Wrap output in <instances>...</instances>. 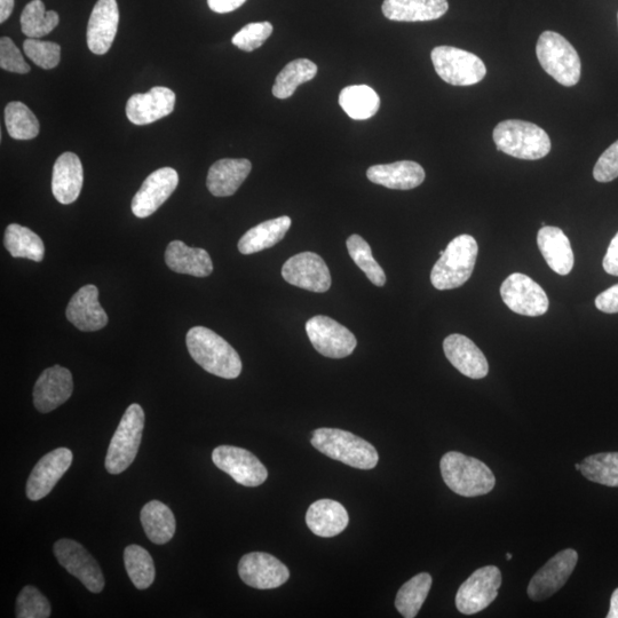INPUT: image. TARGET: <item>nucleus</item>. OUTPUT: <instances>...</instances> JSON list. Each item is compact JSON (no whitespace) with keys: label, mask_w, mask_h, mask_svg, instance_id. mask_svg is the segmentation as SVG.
<instances>
[{"label":"nucleus","mask_w":618,"mask_h":618,"mask_svg":"<svg viewBox=\"0 0 618 618\" xmlns=\"http://www.w3.org/2000/svg\"><path fill=\"white\" fill-rule=\"evenodd\" d=\"M186 343L190 356L209 374L225 379H235L241 375L239 353L215 331L194 327L188 331Z\"/></svg>","instance_id":"nucleus-1"},{"label":"nucleus","mask_w":618,"mask_h":618,"mask_svg":"<svg viewBox=\"0 0 618 618\" xmlns=\"http://www.w3.org/2000/svg\"><path fill=\"white\" fill-rule=\"evenodd\" d=\"M440 469L443 481L459 496L487 495L496 485L495 475L485 463L457 451L442 457Z\"/></svg>","instance_id":"nucleus-2"},{"label":"nucleus","mask_w":618,"mask_h":618,"mask_svg":"<svg viewBox=\"0 0 618 618\" xmlns=\"http://www.w3.org/2000/svg\"><path fill=\"white\" fill-rule=\"evenodd\" d=\"M497 150L520 160H541L551 152L549 134L540 126L519 120L499 123L493 133Z\"/></svg>","instance_id":"nucleus-3"},{"label":"nucleus","mask_w":618,"mask_h":618,"mask_svg":"<svg viewBox=\"0 0 618 618\" xmlns=\"http://www.w3.org/2000/svg\"><path fill=\"white\" fill-rule=\"evenodd\" d=\"M312 446L335 461L359 470H372L379 456L374 446L353 433L338 429H319L312 435Z\"/></svg>","instance_id":"nucleus-4"},{"label":"nucleus","mask_w":618,"mask_h":618,"mask_svg":"<svg viewBox=\"0 0 618 618\" xmlns=\"http://www.w3.org/2000/svg\"><path fill=\"white\" fill-rule=\"evenodd\" d=\"M478 251V243L473 236H457L432 269L433 287L440 291L462 287L473 274Z\"/></svg>","instance_id":"nucleus-5"},{"label":"nucleus","mask_w":618,"mask_h":618,"mask_svg":"<svg viewBox=\"0 0 618 618\" xmlns=\"http://www.w3.org/2000/svg\"><path fill=\"white\" fill-rule=\"evenodd\" d=\"M536 54L546 73L559 84L572 87L580 82V55L564 36L554 31H545L538 39Z\"/></svg>","instance_id":"nucleus-6"},{"label":"nucleus","mask_w":618,"mask_h":618,"mask_svg":"<svg viewBox=\"0 0 618 618\" xmlns=\"http://www.w3.org/2000/svg\"><path fill=\"white\" fill-rule=\"evenodd\" d=\"M144 427V409L137 403L131 404L110 441L105 463L110 474H121L129 469L138 455Z\"/></svg>","instance_id":"nucleus-7"},{"label":"nucleus","mask_w":618,"mask_h":618,"mask_svg":"<svg viewBox=\"0 0 618 618\" xmlns=\"http://www.w3.org/2000/svg\"><path fill=\"white\" fill-rule=\"evenodd\" d=\"M431 58L437 74L450 85L471 86L487 75L486 65L477 55L457 47H435Z\"/></svg>","instance_id":"nucleus-8"},{"label":"nucleus","mask_w":618,"mask_h":618,"mask_svg":"<svg viewBox=\"0 0 618 618\" xmlns=\"http://www.w3.org/2000/svg\"><path fill=\"white\" fill-rule=\"evenodd\" d=\"M501 586L502 573L499 568L486 566L475 570L456 594L457 609L465 615L482 612L496 600Z\"/></svg>","instance_id":"nucleus-9"},{"label":"nucleus","mask_w":618,"mask_h":618,"mask_svg":"<svg viewBox=\"0 0 618 618\" xmlns=\"http://www.w3.org/2000/svg\"><path fill=\"white\" fill-rule=\"evenodd\" d=\"M306 332L315 350L326 358H347L358 345L350 330L328 316H314L306 323Z\"/></svg>","instance_id":"nucleus-10"},{"label":"nucleus","mask_w":618,"mask_h":618,"mask_svg":"<svg viewBox=\"0 0 618 618\" xmlns=\"http://www.w3.org/2000/svg\"><path fill=\"white\" fill-rule=\"evenodd\" d=\"M55 558L67 572L83 583L93 593H100L105 588L102 570L89 551L82 544L68 538L55 542Z\"/></svg>","instance_id":"nucleus-11"},{"label":"nucleus","mask_w":618,"mask_h":618,"mask_svg":"<svg viewBox=\"0 0 618 618\" xmlns=\"http://www.w3.org/2000/svg\"><path fill=\"white\" fill-rule=\"evenodd\" d=\"M501 296L505 305L520 315L536 318L549 311L550 301L545 291L525 274L514 273L507 277Z\"/></svg>","instance_id":"nucleus-12"},{"label":"nucleus","mask_w":618,"mask_h":618,"mask_svg":"<svg viewBox=\"0 0 618 618\" xmlns=\"http://www.w3.org/2000/svg\"><path fill=\"white\" fill-rule=\"evenodd\" d=\"M212 461L219 470L244 487H258L268 478L266 467L250 451L233 446L213 450Z\"/></svg>","instance_id":"nucleus-13"},{"label":"nucleus","mask_w":618,"mask_h":618,"mask_svg":"<svg viewBox=\"0 0 618 618\" xmlns=\"http://www.w3.org/2000/svg\"><path fill=\"white\" fill-rule=\"evenodd\" d=\"M285 281L307 291L323 293L331 288V274L326 261L314 252H301L283 265Z\"/></svg>","instance_id":"nucleus-14"},{"label":"nucleus","mask_w":618,"mask_h":618,"mask_svg":"<svg viewBox=\"0 0 618 618\" xmlns=\"http://www.w3.org/2000/svg\"><path fill=\"white\" fill-rule=\"evenodd\" d=\"M578 561L573 549L559 552L538 570L528 585V596L534 601L549 599L562 588L572 576Z\"/></svg>","instance_id":"nucleus-15"},{"label":"nucleus","mask_w":618,"mask_h":618,"mask_svg":"<svg viewBox=\"0 0 618 618\" xmlns=\"http://www.w3.org/2000/svg\"><path fill=\"white\" fill-rule=\"evenodd\" d=\"M239 574L245 584L259 590L280 588L290 577L283 562L264 552L245 554L240 560Z\"/></svg>","instance_id":"nucleus-16"},{"label":"nucleus","mask_w":618,"mask_h":618,"mask_svg":"<svg viewBox=\"0 0 618 618\" xmlns=\"http://www.w3.org/2000/svg\"><path fill=\"white\" fill-rule=\"evenodd\" d=\"M179 185V174L172 168L158 169L145 180L132 200V212L137 218H148L169 200Z\"/></svg>","instance_id":"nucleus-17"},{"label":"nucleus","mask_w":618,"mask_h":618,"mask_svg":"<svg viewBox=\"0 0 618 618\" xmlns=\"http://www.w3.org/2000/svg\"><path fill=\"white\" fill-rule=\"evenodd\" d=\"M73 453L58 448L41 458L27 482L26 493L30 501H39L49 495L73 463Z\"/></svg>","instance_id":"nucleus-18"},{"label":"nucleus","mask_w":618,"mask_h":618,"mask_svg":"<svg viewBox=\"0 0 618 618\" xmlns=\"http://www.w3.org/2000/svg\"><path fill=\"white\" fill-rule=\"evenodd\" d=\"M174 106L176 94L168 87L156 86L147 93L133 94L126 103V116L134 125H148L169 116Z\"/></svg>","instance_id":"nucleus-19"},{"label":"nucleus","mask_w":618,"mask_h":618,"mask_svg":"<svg viewBox=\"0 0 618 618\" xmlns=\"http://www.w3.org/2000/svg\"><path fill=\"white\" fill-rule=\"evenodd\" d=\"M73 391V375L68 369L60 366L46 369L34 388L35 407L42 414H47L66 403Z\"/></svg>","instance_id":"nucleus-20"},{"label":"nucleus","mask_w":618,"mask_h":618,"mask_svg":"<svg viewBox=\"0 0 618 618\" xmlns=\"http://www.w3.org/2000/svg\"><path fill=\"white\" fill-rule=\"evenodd\" d=\"M120 11L116 0H98L87 26V46L92 53L106 54L117 34Z\"/></svg>","instance_id":"nucleus-21"},{"label":"nucleus","mask_w":618,"mask_h":618,"mask_svg":"<svg viewBox=\"0 0 618 618\" xmlns=\"http://www.w3.org/2000/svg\"><path fill=\"white\" fill-rule=\"evenodd\" d=\"M67 319L84 332L99 331L108 324V315L99 303V290L95 285H85L69 301Z\"/></svg>","instance_id":"nucleus-22"},{"label":"nucleus","mask_w":618,"mask_h":618,"mask_svg":"<svg viewBox=\"0 0 618 618\" xmlns=\"http://www.w3.org/2000/svg\"><path fill=\"white\" fill-rule=\"evenodd\" d=\"M443 351L448 361L464 376L482 379L488 375L489 364L486 356L470 338L450 335L443 342Z\"/></svg>","instance_id":"nucleus-23"},{"label":"nucleus","mask_w":618,"mask_h":618,"mask_svg":"<svg viewBox=\"0 0 618 618\" xmlns=\"http://www.w3.org/2000/svg\"><path fill=\"white\" fill-rule=\"evenodd\" d=\"M84 170L81 160L74 153L62 154L53 166L52 192L61 204L74 203L81 195Z\"/></svg>","instance_id":"nucleus-24"},{"label":"nucleus","mask_w":618,"mask_h":618,"mask_svg":"<svg viewBox=\"0 0 618 618\" xmlns=\"http://www.w3.org/2000/svg\"><path fill=\"white\" fill-rule=\"evenodd\" d=\"M251 169V162L245 158H224L211 166L206 186L213 196H232L248 178Z\"/></svg>","instance_id":"nucleus-25"},{"label":"nucleus","mask_w":618,"mask_h":618,"mask_svg":"<svg viewBox=\"0 0 618 618\" xmlns=\"http://www.w3.org/2000/svg\"><path fill=\"white\" fill-rule=\"evenodd\" d=\"M367 177L376 185L390 189L410 190L421 186L425 180L422 165L412 161L374 165L367 171Z\"/></svg>","instance_id":"nucleus-26"},{"label":"nucleus","mask_w":618,"mask_h":618,"mask_svg":"<svg viewBox=\"0 0 618 618\" xmlns=\"http://www.w3.org/2000/svg\"><path fill=\"white\" fill-rule=\"evenodd\" d=\"M537 244L546 264L553 272L565 276L573 271L574 252L569 239L562 229L544 226L537 235Z\"/></svg>","instance_id":"nucleus-27"},{"label":"nucleus","mask_w":618,"mask_h":618,"mask_svg":"<svg viewBox=\"0 0 618 618\" xmlns=\"http://www.w3.org/2000/svg\"><path fill=\"white\" fill-rule=\"evenodd\" d=\"M382 9L388 20L424 22L443 17L449 4L448 0H384Z\"/></svg>","instance_id":"nucleus-28"},{"label":"nucleus","mask_w":618,"mask_h":618,"mask_svg":"<svg viewBox=\"0 0 618 618\" xmlns=\"http://www.w3.org/2000/svg\"><path fill=\"white\" fill-rule=\"evenodd\" d=\"M348 513L345 507L332 499H320L309 506L306 524L312 533L319 537H335L348 526Z\"/></svg>","instance_id":"nucleus-29"},{"label":"nucleus","mask_w":618,"mask_h":618,"mask_svg":"<svg viewBox=\"0 0 618 618\" xmlns=\"http://www.w3.org/2000/svg\"><path fill=\"white\" fill-rule=\"evenodd\" d=\"M165 263L171 271L196 277L210 276L213 263L208 251L190 248L184 242L173 241L165 251Z\"/></svg>","instance_id":"nucleus-30"},{"label":"nucleus","mask_w":618,"mask_h":618,"mask_svg":"<svg viewBox=\"0 0 618 618\" xmlns=\"http://www.w3.org/2000/svg\"><path fill=\"white\" fill-rule=\"evenodd\" d=\"M292 221L288 216H282L276 219L264 221L249 229L239 242V251L242 255H253L280 243L285 234L288 233Z\"/></svg>","instance_id":"nucleus-31"},{"label":"nucleus","mask_w":618,"mask_h":618,"mask_svg":"<svg viewBox=\"0 0 618 618\" xmlns=\"http://www.w3.org/2000/svg\"><path fill=\"white\" fill-rule=\"evenodd\" d=\"M140 518L147 537L157 545L169 543L176 534V518L170 507L160 501H152L142 507Z\"/></svg>","instance_id":"nucleus-32"},{"label":"nucleus","mask_w":618,"mask_h":618,"mask_svg":"<svg viewBox=\"0 0 618 618\" xmlns=\"http://www.w3.org/2000/svg\"><path fill=\"white\" fill-rule=\"evenodd\" d=\"M339 105L355 121L369 120L380 107L377 92L367 85L347 86L340 92Z\"/></svg>","instance_id":"nucleus-33"},{"label":"nucleus","mask_w":618,"mask_h":618,"mask_svg":"<svg viewBox=\"0 0 618 618\" xmlns=\"http://www.w3.org/2000/svg\"><path fill=\"white\" fill-rule=\"evenodd\" d=\"M4 243L13 258H25L36 263L44 259L45 247L41 237L27 227L18 224L7 227Z\"/></svg>","instance_id":"nucleus-34"},{"label":"nucleus","mask_w":618,"mask_h":618,"mask_svg":"<svg viewBox=\"0 0 618 618\" xmlns=\"http://www.w3.org/2000/svg\"><path fill=\"white\" fill-rule=\"evenodd\" d=\"M318 74V66L308 59H297L288 63L281 73L277 75L273 86V94L277 99L292 97L297 87L312 81Z\"/></svg>","instance_id":"nucleus-35"},{"label":"nucleus","mask_w":618,"mask_h":618,"mask_svg":"<svg viewBox=\"0 0 618 618\" xmlns=\"http://www.w3.org/2000/svg\"><path fill=\"white\" fill-rule=\"evenodd\" d=\"M431 586L432 577L427 573L418 574L403 584L395 599L398 612L406 618L416 617L429 596Z\"/></svg>","instance_id":"nucleus-36"},{"label":"nucleus","mask_w":618,"mask_h":618,"mask_svg":"<svg viewBox=\"0 0 618 618\" xmlns=\"http://www.w3.org/2000/svg\"><path fill=\"white\" fill-rule=\"evenodd\" d=\"M60 22L59 14L46 11L42 0H33L21 14L22 33L28 38H42L52 33Z\"/></svg>","instance_id":"nucleus-37"},{"label":"nucleus","mask_w":618,"mask_h":618,"mask_svg":"<svg viewBox=\"0 0 618 618\" xmlns=\"http://www.w3.org/2000/svg\"><path fill=\"white\" fill-rule=\"evenodd\" d=\"M124 562L131 582L139 590H146L155 581V565L152 556L139 545H129L124 551Z\"/></svg>","instance_id":"nucleus-38"},{"label":"nucleus","mask_w":618,"mask_h":618,"mask_svg":"<svg viewBox=\"0 0 618 618\" xmlns=\"http://www.w3.org/2000/svg\"><path fill=\"white\" fill-rule=\"evenodd\" d=\"M5 125L7 132L15 140H31L38 136L37 117L19 101L10 102L5 108Z\"/></svg>","instance_id":"nucleus-39"},{"label":"nucleus","mask_w":618,"mask_h":618,"mask_svg":"<svg viewBox=\"0 0 618 618\" xmlns=\"http://www.w3.org/2000/svg\"><path fill=\"white\" fill-rule=\"evenodd\" d=\"M581 473L599 485L618 487V453H601L584 458Z\"/></svg>","instance_id":"nucleus-40"},{"label":"nucleus","mask_w":618,"mask_h":618,"mask_svg":"<svg viewBox=\"0 0 618 618\" xmlns=\"http://www.w3.org/2000/svg\"><path fill=\"white\" fill-rule=\"evenodd\" d=\"M346 245L354 263L367 275L369 281L375 284L376 287H384L386 283L384 269L380 267L374 256H372L368 242L359 235H352L348 237Z\"/></svg>","instance_id":"nucleus-41"},{"label":"nucleus","mask_w":618,"mask_h":618,"mask_svg":"<svg viewBox=\"0 0 618 618\" xmlns=\"http://www.w3.org/2000/svg\"><path fill=\"white\" fill-rule=\"evenodd\" d=\"M51 612L49 600L35 586L28 585L20 592L17 599L18 618H47Z\"/></svg>","instance_id":"nucleus-42"},{"label":"nucleus","mask_w":618,"mask_h":618,"mask_svg":"<svg viewBox=\"0 0 618 618\" xmlns=\"http://www.w3.org/2000/svg\"><path fill=\"white\" fill-rule=\"evenodd\" d=\"M23 51L36 66L49 70L57 67L61 59V47L57 43L43 42L28 38L23 43Z\"/></svg>","instance_id":"nucleus-43"},{"label":"nucleus","mask_w":618,"mask_h":618,"mask_svg":"<svg viewBox=\"0 0 618 618\" xmlns=\"http://www.w3.org/2000/svg\"><path fill=\"white\" fill-rule=\"evenodd\" d=\"M273 34L272 23L269 22H253L242 28L239 33L233 37L232 43L245 52H252L263 46L269 37Z\"/></svg>","instance_id":"nucleus-44"},{"label":"nucleus","mask_w":618,"mask_h":618,"mask_svg":"<svg viewBox=\"0 0 618 618\" xmlns=\"http://www.w3.org/2000/svg\"><path fill=\"white\" fill-rule=\"evenodd\" d=\"M0 67L15 74H28L30 71V66L10 37L0 39Z\"/></svg>","instance_id":"nucleus-45"},{"label":"nucleus","mask_w":618,"mask_h":618,"mask_svg":"<svg viewBox=\"0 0 618 618\" xmlns=\"http://www.w3.org/2000/svg\"><path fill=\"white\" fill-rule=\"evenodd\" d=\"M593 177L599 182L618 178V140L602 154L593 169Z\"/></svg>","instance_id":"nucleus-46"},{"label":"nucleus","mask_w":618,"mask_h":618,"mask_svg":"<svg viewBox=\"0 0 618 618\" xmlns=\"http://www.w3.org/2000/svg\"><path fill=\"white\" fill-rule=\"evenodd\" d=\"M596 307L607 314L618 313V284L600 293L596 298Z\"/></svg>","instance_id":"nucleus-47"},{"label":"nucleus","mask_w":618,"mask_h":618,"mask_svg":"<svg viewBox=\"0 0 618 618\" xmlns=\"http://www.w3.org/2000/svg\"><path fill=\"white\" fill-rule=\"evenodd\" d=\"M602 266H604L606 273L618 276V233L609 244Z\"/></svg>","instance_id":"nucleus-48"},{"label":"nucleus","mask_w":618,"mask_h":618,"mask_svg":"<svg viewBox=\"0 0 618 618\" xmlns=\"http://www.w3.org/2000/svg\"><path fill=\"white\" fill-rule=\"evenodd\" d=\"M247 0H208L213 12L224 14L233 12L241 7Z\"/></svg>","instance_id":"nucleus-49"},{"label":"nucleus","mask_w":618,"mask_h":618,"mask_svg":"<svg viewBox=\"0 0 618 618\" xmlns=\"http://www.w3.org/2000/svg\"><path fill=\"white\" fill-rule=\"evenodd\" d=\"M14 9V0H0V22L4 23L11 17Z\"/></svg>","instance_id":"nucleus-50"},{"label":"nucleus","mask_w":618,"mask_h":618,"mask_svg":"<svg viewBox=\"0 0 618 618\" xmlns=\"http://www.w3.org/2000/svg\"><path fill=\"white\" fill-rule=\"evenodd\" d=\"M606 617L618 618V588L614 591L612 599H610V608Z\"/></svg>","instance_id":"nucleus-51"},{"label":"nucleus","mask_w":618,"mask_h":618,"mask_svg":"<svg viewBox=\"0 0 618 618\" xmlns=\"http://www.w3.org/2000/svg\"><path fill=\"white\" fill-rule=\"evenodd\" d=\"M575 469H576L577 471H581V464H576V465H575Z\"/></svg>","instance_id":"nucleus-52"},{"label":"nucleus","mask_w":618,"mask_h":618,"mask_svg":"<svg viewBox=\"0 0 618 618\" xmlns=\"http://www.w3.org/2000/svg\"><path fill=\"white\" fill-rule=\"evenodd\" d=\"M506 558H507V560H511L512 559V554L511 553H507L506 554Z\"/></svg>","instance_id":"nucleus-53"}]
</instances>
